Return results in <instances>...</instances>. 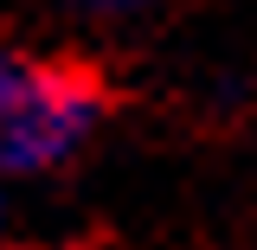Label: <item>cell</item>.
I'll list each match as a JSON object with an SVG mask.
<instances>
[{"label":"cell","instance_id":"1","mask_svg":"<svg viewBox=\"0 0 257 250\" xmlns=\"http://www.w3.org/2000/svg\"><path fill=\"white\" fill-rule=\"evenodd\" d=\"M109 122V90L90 64L32 58L20 90L0 109V173L7 180H45L90 148Z\"/></svg>","mask_w":257,"mask_h":250},{"label":"cell","instance_id":"2","mask_svg":"<svg viewBox=\"0 0 257 250\" xmlns=\"http://www.w3.org/2000/svg\"><path fill=\"white\" fill-rule=\"evenodd\" d=\"M77 20H90V26H142V20H155L167 0H64Z\"/></svg>","mask_w":257,"mask_h":250},{"label":"cell","instance_id":"3","mask_svg":"<svg viewBox=\"0 0 257 250\" xmlns=\"http://www.w3.org/2000/svg\"><path fill=\"white\" fill-rule=\"evenodd\" d=\"M26 52H13V45H0V109H7V96L20 90V77H26Z\"/></svg>","mask_w":257,"mask_h":250},{"label":"cell","instance_id":"4","mask_svg":"<svg viewBox=\"0 0 257 250\" xmlns=\"http://www.w3.org/2000/svg\"><path fill=\"white\" fill-rule=\"evenodd\" d=\"M0 231H7V192H0Z\"/></svg>","mask_w":257,"mask_h":250}]
</instances>
